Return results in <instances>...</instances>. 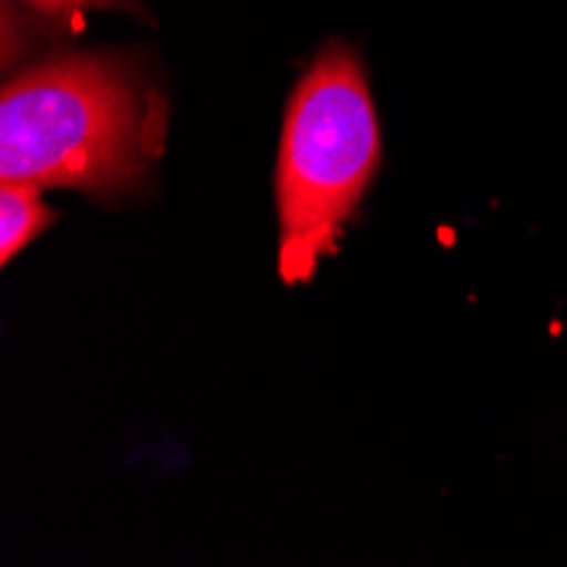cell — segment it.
<instances>
[{
  "instance_id": "cell-1",
  "label": "cell",
  "mask_w": 567,
  "mask_h": 567,
  "mask_svg": "<svg viewBox=\"0 0 567 567\" xmlns=\"http://www.w3.org/2000/svg\"><path fill=\"white\" fill-rule=\"evenodd\" d=\"M164 146V102L120 55H69L18 75L0 102V177L113 197Z\"/></svg>"
},
{
  "instance_id": "cell-2",
  "label": "cell",
  "mask_w": 567,
  "mask_h": 567,
  "mask_svg": "<svg viewBox=\"0 0 567 567\" xmlns=\"http://www.w3.org/2000/svg\"><path fill=\"white\" fill-rule=\"evenodd\" d=\"M381 164V126L357 51L330 44L296 82L276 167L279 276L302 286L340 248Z\"/></svg>"
},
{
  "instance_id": "cell-3",
  "label": "cell",
  "mask_w": 567,
  "mask_h": 567,
  "mask_svg": "<svg viewBox=\"0 0 567 567\" xmlns=\"http://www.w3.org/2000/svg\"><path fill=\"white\" fill-rule=\"evenodd\" d=\"M51 221H55V215L44 208L41 187L4 181V187H0V262L8 266Z\"/></svg>"
},
{
  "instance_id": "cell-4",
  "label": "cell",
  "mask_w": 567,
  "mask_h": 567,
  "mask_svg": "<svg viewBox=\"0 0 567 567\" xmlns=\"http://www.w3.org/2000/svg\"><path fill=\"white\" fill-rule=\"evenodd\" d=\"M34 8H41V11H51V14H62V11H69V8H75L79 0H31Z\"/></svg>"
},
{
  "instance_id": "cell-5",
  "label": "cell",
  "mask_w": 567,
  "mask_h": 567,
  "mask_svg": "<svg viewBox=\"0 0 567 567\" xmlns=\"http://www.w3.org/2000/svg\"><path fill=\"white\" fill-rule=\"evenodd\" d=\"M79 4H123V0H79Z\"/></svg>"
}]
</instances>
